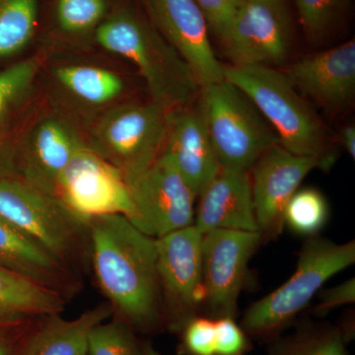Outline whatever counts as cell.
Returning a JSON list of instances; mask_svg holds the SVG:
<instances>
[{
    "label": "cell",
    "mask_w": 355,
    "mask_h": 355,
    "mask_svg": "<svg viewBox=\"0 0 355 355\" xmlns=\"http://www.w3.org/2000/svg\"><path fill=\"white\" fill-rule=\"evenodd\" d=\"M89 268L112 308V317L135 333L162 327V296L156 239L140 232L127 217L89 219Z\"/></svg>",
    "instance_id": "obj_1"
},
{
    "label": "cell",
    "mask_w": 355,
    "mask_h": 355,
    "mask_svg": "<svg viewBox=\"0 0 355 355\" xmlns=\"http://www.w3.org/2000/svg\"><path fill=\"white\" fill-rule=\"evenodd\" d=\"M36 53L40 97L85 135L105 114L149 98L132 65L96 46Z\"/></svg>",
    "instance_id": "obj_2"
},
{
    "label": "cell",
    "mask_w": 355,
    "mask_h": 355,
    "mask_svg": "<svg viewBox=\"0 0 355 355\" xmlns=\"http://www.w3.org/2000/svg\"><path fill=\"white\" fill-rule=\"evenodd\" d=\"M94 46L132 65L151 101L166 112L197 100L200 86L189 65L154 26L139 0H114Z\"/></svg>",
    "instance_id": "obj_3"
},
{
    "label": "cell",
    "mask_w": 355,
    "mask_h": 355,
    "mask_svg": "<svg viewBox=\"0 0 355 355\" xmlns=\"http://www.w3.org/2000/svg\"><path fill=\"white\" fill-rule=\"evenodd\" d=\"M224 79L242 91L277 133L279 144L321 161L329 170L336 161L328 128L282 70L263 65L223 64Z\"/></svg>",
    "instance_id": "obj_4"
},
{
    "label": "cell",
    "mask_w": 355,
    "mask_h": 355,
    "mask_svg": "<svg viewBox=\"0 0 355 355\" xmlns=\"http://www.w3.org/2000/svg\"><path fill=\"white\" fill-rule=\"evenodd\" d=\"M0 216L70 272L83 277L90 270L88 220L60 198L18 178L0 177Z\"/></svg>",
    "instance_id": "obj_5"
},
{
    "label": "cell",
    "mask_w": 355,
    "mask_h": 355,
    "mask_svg": "<svg viewBox=\"0 0 355 355\" xmlns=\"http://www.w3.org/2000/svg\"><path fill=\"white\" fill-rule=\"evenodd\" d=\"M354 263V240L338 244L318 235L308 238L291 279L248 308L242 320L243 330L263 336L284 328L329 279Z\"/></svg>",
    "instance_id": "obj_6"
},
{
    "label": "cell",
    "mask_w": 355,
    "mask_h": 355,
    "mask_svg": "<svg viewBox=\"0 0 355 355\" xmlns=\"http://www.w3.org/2000/svg\"><path fill=\"white\" fill-rule=\"evenodd\" d=\"M221 167L249 172L277 133L240 89L223 79L200 88L197 99Z\"/></svg>",
    "instance_id": "obj_7"
},
{
    "label": "cell",
    "mask_w": 355,
    "mask_h": 355,
    "mask_svg": "<svg viewBox=\"0 0 355 355\" xmlns=\"http://www.w3.org/2000/svg\"><path fill=\"white\" fill-rule=\"evenodd\" d=\"M166 121L167 112L149 98L135 100L105 114L89 128L86 141L128 184L162 154Z\"/></svg>",
    "instance_id": "obj_8"
},
{
    "label": "cell",
    "mask_w": 355,
    "mask_h": 355,
    "mask_svg": "<svg viewBox=\"0 0 355 355\" xmlns=\"http://www.w3.org/2000/svg\"><path fill=\"white\" fill-rule=\"evenodd\" d=\"M87 146L84 132L39 96L16 139L10 177L57 197L65 169Z\"/></svg>",
    "instance_id": "obj_9"
},
{
    "label": "cell",
    "mask_w": 355,
    "mask_h": 355,
    "mask_svg": "<svg viewBox=\"0 0 355 355\" xmlns=\"http://www.w3.org/2000/svg\"><path fill=\"white\" fill-rule=\"evenodd\" d=\"M202 233L195 225L156 239L162 327L180 334L207 302L202 279Z\"/></svg>",
    "instance_id": "obj_10"
},
{
    "label": "cell",
    "mask_w": 355,
    "mask_h": 355,
    "mask_svg": "<svg viewBox=\"0 0 355 355\" xmlns=\"http://www.w3.org/2000/svg\"><path fill=\"white\" fill-rule=\"evenodd\" d=\"M128 186L132 207L128 219L144 234L159 239L193 225L197 197L163 154Z\"/></svg>",
    "instance_id": "obj_11"
},
{
    "label": "cell",
    "mask_w": 355,
    "mask_h": 355,
    "mask_svg": "<svg viewBox=\"0 0 355 355\" xmlns=\"http://www.w3.org/2000/svg\"><path fill=\"white\" fill-rule=\"evenodd\" d=\"M220 42L228 64H286L292 48L286 0H244Z\"/></svg>",
    "instance_id": "obj_12"
},
{
    "label": "cell",
    "mask_w": 355,
    "mask_h": 355,
    "mask_svg": "<svg viewBox=\"0 0 355 355\" xmlns=\"http://www.w3.org/2000/svg\"><path fill=\"white\" fill-rule=\"evenodd\" d=\"M263 241L260 232L216 230L202 235V279L212 316L235 318L248 265Z\"/></svg>",
    "instance_id": "obj_13"
},
{
    "label": "cell",
    "mask_w": 355,
    "mask_h": 355,
    "mask_svg": "<svg viewBox=\"0 0 355 355\" xmlns=\"http://www.w3.org/2000/svg\"><path fill=\"white\" fill-rule=\"evenodd\" d=\"M57 198L84 220L111 214L128 218L132 214L127 182L88 146L67 166L58 183Z\"/></svg>",
    "instance_id": "obj_14"
},
{
    "label": "cell",
    "mask_w": 355,
    "mask_h": 355,
    "mask_svg": "<svg viewBox=\"0 0 355 355\" xmlns=\"http://www.w3.org/2000/svg\"><path fill=\"white\" fill-rule=\"evenodd\" d=\"M154 26L189 65L200 88L224 79L209 27L193 0H139Z\"/></svg>",
    "instance_id": "obj_15"
},
{
    "label": "cell",
    "mask_w": 355,
    "mask_h": 355,
    "mask_svg": "<svg viewBox=\"0 0 355 355\" xmlns=\"http://www.w3.org/2000/svg\"><path fill=\"white\" fill-rule=\"evenodd\" d=\"M315 169H323L321 161L296 155L280 144L268 149L250 169L254 214L263 240L282 233L287 203Z\"/></svg>",
    "instance_id": "obj_16"
},
{
    "label": "cell",
    "mask_w": 355,
    "mask_h": 355,
    "mask_svg": "<svg viewBox=\"0 0 355 355\" xmlns=\"http://www.w3.org/2000/svg\"><path fill=\"white\" fill-rule=\"evenodd\" d=\"M282 71L299 92L324 111L343 113L355 96L354 40L300 58Z\"/></svg>",
    "instance_id": "obj_17"
},
{
    "label": "cell",
    "mask_w": 355,
    "mask_h": 355,
    "mask_svg": "<svg viewBox=\"0 0 355 355\" xmlns=\"http://www.w3.org/2000/svg\"><path fill=\"white\" fill-rule=\"evenodd\" d=\"M162 154L171 160L197 198L221 169L197 100L167 112Z\"/></svg>",
    "instance_id": "obj_18"
},
{
    "label": "cell",
    "mask_w": 355,
    "mask_h": 355,
    "mask_svg": "<svg viewBox=\"0 0 355 355\" xmlns=\"http://www.w3.org/2000/svg\"><path fill=\"white\" fill-rule=\"evenodd\" d=\"M198 198L193 225L202 234L216 229L260 232L249 172L221 167Z\"/></svg>",
    "instance_id": "obj_19"
},
{
    "label": "cell",
    "mask_w": 355,
    "mask_h": 355,
    "mask_svg": "<svg viewBox=\"0 0 355 355\" xmlns=\"http://www.w3.org/2000/svg\"><path fill=\"white\" fill-rule=\"evenodd\" d=\"M114 1L43 0L37 51L95 46L96 33Z\"/></svg>",
    "instance_id": "obj_20"
},
{
    "label": "cell",
    "mask_w": 355,
    "mask_h": 355,
    "mask_svg": "<svg viewBox=\"0 0 355 355\" xmlns=\"http://www.w3.org/2000/svg\"><path fill=\"white\" fill-rule=\"evenodd\" d=\"M0 266L70 300L81 291L83 277L60 265L19 229L0 216Z\"/></svg>",
    "instance_id": "obj_21"
},
{
    "label": "cell",
    "mask_w": 355,
    "mask_h": 355,
    "mask_svg": "<svg viewBox=\"0 0 355 355\" xmlns=\"http://www.w3.org/2000/svg\"><path fill=\"white\" fill-rule=\"evenodd\" d=\"M112 314L106 301L74 319H64L62 314L42 318L30 338L25 355H87L91 331Z\"/></svg>",
    "instance_id": "obj_22"
},
{
    "label": "cell",
    "mask_w": 355,
    "mask_h": 355,
    "mask_svg": "<svg viewBox=\"0 0 355 355\" xmlns=\"http://www.w3.org/2000/svg\"><path fill=\"white\" fill-rule=\"evenodd\" d=\"M39 65L40 55L35 53L0 69V137L16 142L39 99Z\"/></svg>",
    "instance_id": "obj_23"
},
{
    "label": "cell",
    "mask_w": 355,
    "mask_h": 355,
    "mask_svg": "<svg viewBox=\"0 0 355 355\" xmlns=\"http://www.w3.org/2000/svg\"><path fill=\"white\" fill-rule=\"evenodd\" d=\"M67 303L57 292L0 266V321L62 314Z\"/></svg>",
    "instance_id": "obj_24"
},
{
    "label": "cell",
    "mask_w": 355,
    "mask_h": 355,
    "mask_svg": "<svg viewBox=\"0 0 355 355\" xmlns=\"http://www.w3.org/2000/svg\"><path fill=\"white\" fill-rule=\"evenodd\" d=\"M43 0H0V62L13 64L38 48Z\"/></svg>",
    "instance_id": "obj_25"
},
{
    "label": "cell",
    "mask_w": 355,
    "mask_h": 355,
    "mask_svg": "<svg viewBox=\"0 0 355 355\" xmlns=\"http://www.w3.org/2000/svg\"><path fill=\"white\" fill-rule=\"evenodd\" d=\"M345 333L338 327L309 324L275 340L268 355H349Z\"/></svg>",
    "instance_id": "obj_26"
},
{
    "label": "cell",
    "mask_w": 355,
    "mask_h": 355,
    "mask_svg": "<svg viewBox=\"0 0 355 355\" xmlns=\"http://www.w3.org/2000/svg\"><path fill=\"white\" fill-rule=\"evenodd\" d=\"M328 200L319 190L312 188L297 190L284 210V225L298 235H318L328 222Z\"/></svg>",
    "instance_id": "obj_27"
},
{
    "label": "cell",
    "mask_w": 355,
    "mask_h": 355,
    "mask_svg": "<svg viewBox=\"0 0 355 355\" xmlns=\"http://www.w3.org/2000/svg\"><path fill=\"white\" fill-rule=\"evenodd\" d=\"M87 355H144L137 333L116 318L95 327L89 336Z\"/></svg>",
    "instance_id": "obj_28"
},
{
    "label": "cell",
    "mask_w": 355,
    "mask_h": 355,
    "mask_svg": "<svg viewBox=\"0 0 355 355\" xmlns=\"http://www.w3.org/2000/svg\"><path fill=\"white\" fill-rule=\"evenodd\" d=\"M301 24L311 40L328 34L343 11L345 0H294Z\"/></svg>",
    "instance_id": "obj_29"
},
{
    "label": "cell",
    "mask_w": 355,
    "mask_h": 355,
    "mask_svg": "<svg viewBox=\"0 0 355 355\" xmlns=\"http://www.w3.org/2000/svg\"><path fill=\"white\" fill-rule=\"evenodd\" d=\"M183 349L188 355H216L214 319L197 316L182 330Z\"/></svg>",
    "instance_id": "obj_30"
},
{
    "label": "cell",
    "mask_w": 355,
    "mask_h": 355,
    "mask_svg": "<svg viewBox=\"0 0 355 355\" xmlns=\"http://www.w3.org/2000/svg\"><path fill=\"white\" fill-rule=\"evenodd\" d=\"M41 319L31 318L0 321V355H25L30 338Z\"/></svg>",
    "instance_id": "obj_31"
},
{
    "label": "cell",
    "mask_w": 355,
    "mask_h": 355,
    "mask_svg": "<svg viewBox=\"0 0 355 355\" xmlns=\"http://www.w3.org/2000/svg\"><path fill=\"white\" fill-rule=\"evenodd\" d=\"M216 355H244L249 349L245 331L236 323L234 318L214 319Z\"/></svg>",
    "instance_id": "obj_32"
},
{
    "label": "cell",
    "mask_w": 355,
    "mask_h": 355,
    "mask_svg": "<svg viewBox=\"0 0 355 355\" xmlns=\"http://www.w3.org/2000/svg\"><path fill=\"white\" fill-rule=\"evenodd\" d=\"M193 2L202 11L209 30L220 40L244 0H193Z\"/></svg>",
    "instance_id": "obj_33"
},
{
    "label": "cell",
    "mask_w": 355,
    "mask_h": 355,
    "mask_svg": "<svg viewBox=\"0 0 355 355\" xmlns=\"http://www.w3.org/2000/svg\"><path fill=\"white\" fill-rule=\"evenodd\" d=\"M354 302L355 279L352 277L338 286L322 291L320 294L319 303L315 307L314 312L318 316H322L340 306L352 304Z\"/></svg>",
    "instance_id": "obj_34"
},
{
    "label": "cell",
    "mask_w": 355,
    "mask_h": 355,
    "mask_svg": "<svg viewBox=\"0 0 355 355\" xmlns=\"http://www.w3.org/2000/svg\"><path fill=\"white\" fill-rule=\"evenodd\" d=\"M338 139L345 147L347 153L352 159L355 158V127L354 125H345L342 128Z\"/></svg>",
    "instance_id": "obj_35"
},
{
    "label": "cell",
    "mask_w": 355,
    "mask_h": 355,
    "mask_svg": "<svg viewBox=\"0 0 355 355\" xmlns=\"http://www.w3.org/2000/svg\"><path fill=\"white\" fill-rule=\"evenodd\" d=\"M142 349H144V355H162L150 343H142Z\"/></svg>",
    "instance_id": "obj_36"
}]
</instances>
